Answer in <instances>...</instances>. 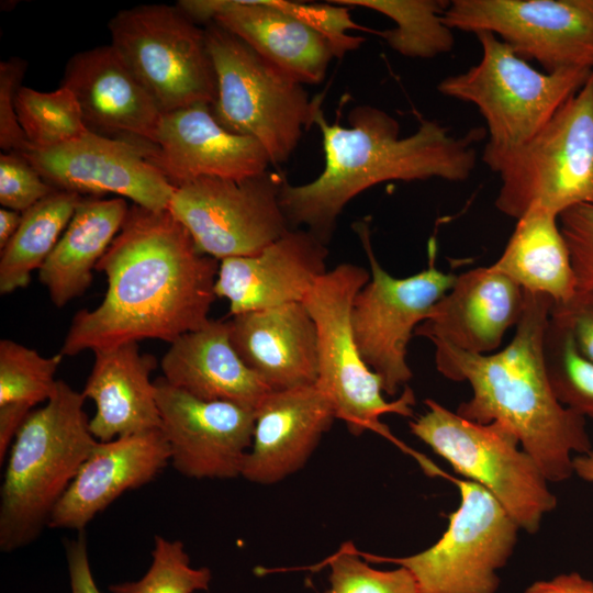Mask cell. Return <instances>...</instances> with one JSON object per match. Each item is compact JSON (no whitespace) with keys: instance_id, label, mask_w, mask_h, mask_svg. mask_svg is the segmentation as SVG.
<instances>
[{"instance_id":"1","label":"cell","mask_w":593,"mask_h":593,"mask_svg":"<svg viewBox=\"0 0 593 593\" xmlns=\"http://www.w3.org/2000/svg\"><path fill=\"white\" fill-rule=\"evenodd\" d=\"M219 266L168 209L133 204L96 268L107 277L104 298L75 314L59 354L76 356L143 339L171 344L201 328L216 299Z\"/></svg>"},{"instance_id":"2","label":"cell","mask_w":593,"mask_h":593,"mask_svg":"<svg viewBox=\"0 0 593 593\" xmlns=\"http://www.w3.org/2000/svg\"><path fill=\"white\" fill-rule=\"evenodd\" d=\"M315 97L313 124L322 135L324 169L304 184L286 179L279 200L291 228L303 225L326 245L346 204L372 186L434 178L462 182L477 166L475 144L484 130L455 136L437 121L424 120L401 137L396 119L368 104L351 109L349 126H343L326 120L323 94Z\"/></svg>"},{"instance_id":"3","label":"cell","mask_w":593,"mask_h":593,"mask_svg":"<svg viewBox=\"0 0 593 593\" xmlns=\"http://www.w3.org/2000/svg\"><path fill=\"white\" fill-rule=\"evenodd\" d=\"M523 314L504 348L481 355L433 342L436 369L452 381H467L471 398L456 413L480 424L499 422L519 439L549 482L573 473V455L593 447L585 417L563 406L547 376L542 342L553 301L525 292Z\"/></svg>"},{"instance_id":"4","label":"cell","mask_w":593,"mask_h":593,"mask_svg":"<svg viewBox=\"0 0 593 593\" xmlns=\"http://www.w3.org/2000/svg\"><path fill=\"white\" fill-rule=\"evenodd\" d=\"M86 398L58 380L54 393L18 432L0 490V548L33 542L98 440L89 429Z\"/></svg>"},{"instance_id":"5","label":"cell","mask_w":593,"mask_h":593,"mask_svg":"<svg viewBox=\"0 0 593 593\" xmlns=\"http://www.w3.org/2000/svg\"><path fill=\"white\" fill-rule=\"evenodd\" d=\"M482 160L500 176L495 206L506 216L593 205V71L527 143Z\"/></svg>"},{"instance_id":"6","label":"cell","mask_w":593,"mask_h":593,"mask_svg":"<svg viewBox=\"0 0 593 593\" xmlns=\"http://www.w3.org/2000/svg\"><path fill=\"white\" fill-rule=\"evenodd\" d=\"M480 60L444 78L440 94L474 104L489 141L482 156L516 149L534 137L589 79L593 70L539 71L491 32L474 34Z\"/></svg>"},{"instance_id":"7","label":"cell","mask_w":593,"mask_h":593,"mask_svg":"<svg viewBox=\"0 0 593 593\" xmlns=\"http://www.w3.org/2000/svg\"><path fill=\"white\" fill-rule=\"evenodd\" d=\"M216 96L211 105L227 131L256 139L270 164L288 161L313 124L316 97L216 23L205 27Z\"/></svg>"},{"instance_id":"8","label":"cell","mask_w":593,"mask_h":593,"mask_svg":"<svg viewBox=\"0 0 593 593\" xmlns=\"http://www.w3.org/2000/svg\"><path fill=\"white\" fill-rule=\"evenodd\" d=\"M369 279L370 271L366 268L343 262L327 270L303 300L317 333L315 384L353 435L371 430L398 443L380 417L384 414L412 416L414 393L405 387L398 400L385 401L382 382L362 359L353 334V303Z\"/></svg>"},{"instance_id":"9","label":"cell","mask_w":593,"mask_h":593,"mask_svg":"<svg viewBox=\"0 0 593 593\" xmlns=\"http://www.w3.org/2000/svg\"><path fill=\"white\" fill-rule=\"evenodd\" d=\"M425 405L426 412L410 422L411 433L486 489L519 529L536 533L557 497L517 436L502 423L468 421L432 399Z\"/></svg>"},{"instance_id":"10","label":"cell","mask_w":593,"mask_h":593,"mask_svg":"<svg viewBox=\"0 0 593 593\" xmlns=\"http://www.w3.org/2000/svg\"><path fill=\"white\" fill-rule=\"evenodd\" d=\"M111 46L164 113L212 105L216 80L205 29L177 4H139L109 21Z\"/></svg>"},{"instance_id":"11","label":"cell","mask_w":593,"mask_h":593,"mask_svg":"<svg viewBox=\"0 0 593 593\" xmlns=\"http://www.w3.org/2000/svg\"><path fill=\"white\" fill-rule=\"evenodd\" d=\"M370 265V279L355 296L351 327L358 350L378 374L387 395H395L412 379L407 347L416 327L451 289L456 277L436 267V248L428 247V265L422 271L399 278L379 264L369 223H354Z\"/></svg>"},{"instance_id":"12","label":"cell","mask_w":593,"mask_h":593,"mask_svg":"<svg viewBox=\"0 0 593 593\" xmlns=\"http://www.w3.org/2000/svg\"><path fill=\"white\" fill-rule=\"evenodd\" d=\"M451 480L459 489L460 505L434 545L402 558L359 553L367 561L404 567L422 593H495L496 571L511 557L519 527L482 485Z\"/></svg>"},{"instance_id":"13","label":"cell","mask_w":593,"mask_h":593,"mask_svg":"<svg viewBox=\"0 0 593 593\" xmlns=\"http://www.w3.org/2000/svg\"><path fill=\"white\" fill-rule=\"evenodd\" d=\"M284 180L269 169L242 179L199 178L175 188L168 210L202 254L219 261L253 256L291 230L279 200Z\"/></svg>"},{"instance_id":"14","label":"cell","mask_w":593,"mask_h":593,"mask_svg":"<svg viewBox=\"0 0 593 593\" xmlns=\"http://www.w3.org/2000/svg\"><path fill=\"white\" fill-rule=\"evenodd\" d=\"M443 21L452 31L493 33L546 72L593 70V12L585 0H454Z\"/></svg>"},{"instance_id":"15","label":"cell","mask_w":593,"mask_h":593,"mask_svg":"<svg viewBox=\"0 0 593 593\" xmlns=\"http://www.w3.org/2000/svg\"><path fill=\"white\" fill-rule=\"evenodd\" d=\"M22 154L56 190L83 197L112 193L153 211L167 210L175 191L147 159L143 142L89 131L59 146Z\"/></svg>"},{"instance_id":"16","label":"cell","mask_w":593,"mask_h":593,"mask_svg":"<svg viewBox=\"0 0 593 593\" xmlns=\"http://www.w3.org/2000/svg\"><path fill=\"white\" fill-rule=\"evenodd\" d=\"M155 387L160 430L174 468L194 479L240 475L253 443L255 410L195 398L163 377L155 380Z\"/></svg>"},{"instance_id":"17","label":"cell","mask_w":593,"mask_h":593,"mask_svg":"<svg viewBox=\"0 0 593 593\" xmlns=\"http://www.w3.org/2000/svg\"><path fill=\"white\" fill-rule=\"evenodd\" d=\"M146 157L176 188L203 177L242 179L268 170L270 159L254 138L227 131L209 104L163 114Z\"/></svg>"},{"instance_id":"18","label":"cell","mask_w":593,"mask_h":593,"mask_svg":"<svg viewBox=\"0 0 593 593\" xmlns=\"http://www.w3.org/2000/svg\"><path fill=\"white\" fill-rule=\"evenodd\" d=\"M198 25L216 23L302 85H318L335 58L329 43L272 0H180Z\"/></svg>"},{"instance_id":"19","label":"cell","mask_w":593,"mask_h":593,"mask_svg":"<svg viewBox=\"0 0 593 593\" xmlns=\"http://www.w3.org/2000/svg\"><path fill=\"white\" fill-rule=\"evenodd\" d=\"M327 245L305 228H291L253 256L220 261L216 298L237 315L303 302L327 272Z\"/></svg>"},{"instance_id":"20","label":"cell","mask_w":593,"mask_h":593,"mask_svg":"<svg viewBox=\"0 0 593 593\" xmlns=\"http://www.w3.org/2000/svg\"><path fill=\"white\" fill-rule=\"evenodd\" d=\"M61 85L75 94L91 132L154 144L164 112L111 45L71 56Z\"/></svg>"},{"instance_id":"21","label":"cell","mask_w":593,"mask_h":593,"mask_svg":"<svg viewBox=\"0 0 593 593\" xmlns=\"http://www.w3.org/2000/svg\"><path fill=\"white\" fill-rule=\"evenodd\" d=\"M525 291L492 266L456 277L451 289L433 306L414 336L444 342L472 354L497 350L525 306Z\"/></svg>"},{"instance_id":"22","label":"cell","mask_w":593,"mask_h":593,"mask_svg":"<svg viewBox=\"0 0 593 593\" xmlns=\"http://www.w3.org/2000/svg\"><path fill=\"white\" fill-rule=\"evenodd\" d=\"M336 418L332 402L316 384L270 391L255 410L253 443L240 475L273 484L296 472Z\"/></svg>"},{"instance_id":"23","label":"cell","mask_w":593,"mask_h":593,"mask_svg":"<svg viewBox=\"0 0 593 593\" xmlns=\"http://www.w3.org/2000/svg\"><path fill=\"white\" fill-rule=\"evenodd\" d=\"M170 462V448L160 429L96 444L56 505L48 527L82 532L126 491L138 489Z\"/></svg>"},{"instance_id":"24","label":"cell","mask_w":593,"mask_h":593,"mask_svg":"<svg viewBox=\"0 0 593 593\" xmlns=\"http://www.w3.org/2000/svg\"><path fill=\"white\" fill-rule=\"evenodd\" d=\"M227 324L238 356L271 391L316 383V326L302 302L233 315Z\"/></svg>"},{"instance_id":"25","label":"cell","mask_w":593,"mask_h":593,"mask_svg":"<svg viewBox=\"0 0 593 593\" xmlns=\"http://www.w3.org/2000/svg\"><path fill=\"white\" fill-rule=\"evenodd\" d=\"M82 394L96 403L89 429L99 441L160 429L153 356L130 342L93 351Z\"/></svg>"},{"instance_id":"26","label":"cell","mask_w":593,"mask_h":593,"mask_svg":"<svg viewBox=\"0 0 593 593\" xmlns=\"http://www.w3.org/2000/svg\"><path fill=\"white\" fill-rule=\"evenodd\" d=\"M164 379L202 400L256 410L271 391L240 359L227 321L210 320L170 344L160 361Z\"/></svg>"},{"instance_id":"27","label":"cell","mask_w":593,"mask_h":593,"mask_svg":"<svg viewBox=\"0 0 593 593\" xmlns=\"http://www.w3.org/2000/svg\"><path fill=\"white\" fill-rule=\"evenodd\" d=\"M127 201L83 197L41 269L38 279L57 307L82 295L92 270L119 234L128 213Z\"/></svg>"},{"instance_id":"28","label":"cell","mask_w":593,"mask_h":593,"mask_svg":"<svg viewBox=\"0 0 593 593\" xmlns=\"http://www.w3.org/2000/svg\"><path fill=\"white\" fill-rule=\"evenodd\" d=\"M491 266L525 292L547 295L555 303H564L577 293L559 217L541 209H532L517 220L503 253Z\"/></svg>"},{"instance_id":"29","label":"cell","mask_w":593,"mask_h":593,"mask_svg":"<svg viewBox=\"0 0 593 593\" xmlns=\"http://www.w3.org/2000/svg\"><path fill=\"white\" fill-rule=\"evenodd\" d=\"M83 195L65 190L51 194L22 213L20 226L1 249L0 293L25 288L55 248Z\"/></svg>"},{"instance_id":"30","label":"cell","mask_w":593,"mask_h":593,"mask_svg":"<svg viewBox=\"0 0 593 593\" xmlns=\"http://www.w3.org/2000/svg\"><path fill=\"white\" fill-rule=\"evenodd\" d=\"M335 4L362 7L391 19L393 29L378 32L396 53L409 58H434L455 45L452 30L443 21L449 1L444 0H333Z\"/></svg>"},{"instance_id":"31","label":"cell","mask_w":593,"mask_h":593,"mask_svg":"<svg viewBox=\"0 0 593 593\" xmlns=\"http://www.w3.org/2000/svg\"><path fill=\"white\" fill-rule=\"evenodd\" d=\"M15 110L30 149L59 146L90 131L75 94L63 85L49 92L21 86Z\"/></svg>"},{"instance_id":"32","label":"cell","mask_w":593,"mask_h":593,"mask_svg":"<svg viewBox=\"0 0 593 593\" xmlns=\"http://www.w3.org/2000/svg\"><path fill=\"white\" fill-rule=\"evenodd\" d=\"M550 387L557 400L593 418V361L580 350L571 327L550 314L542 342Z\"/></svg>"},{"instance_id":"33","label":"cell","mask_w":593,"mask_h":593,"mask_svg":"<svg viewBox=\"0 0 593 593\" xmlns=\"http://www.w3.org/2000/svg\"><path fill=\"white\" fill-rule=\"evenodd\" d=\"M63 355L44 357L11 339L0 340V406L27 412L47 402L56 388Z\"/></svg>"},{"instance_id":"34","label":"cell","mask_w":593,"mask_h":593,"mask_svg":"<svg viewBox=\"0 0 593 593\" xmlns=\"http://www.w3.org/2000/svg\"><path fill=\"white\" fill-rule=\"evenodd\" d=\"M211 571L192 568L180 540L155 536L152 564L138 581L111 585L113 593H193L208 590Z\"/></svg>"},{"instance_id":"35","label":"cell","mask_w":593,"mask_h":593,"mask_svg":"<svg viewBox=\"0 0 593 593\" xmlns=\"http://www.w3.org/2000/svg\"><path fill=\"white\" fill-rule=\"evenodd\" d=\"M323 564L331 568L329 586L324 593H422L407 569L399 566L394 570H377L350 542Z\"/></svg>"},{"instance_id":"36","label":"cell","mask_w":593,"mask_h":593,"mask_svg":"<svg viewBox=\"0 0 593 593\" xmlns=\"http://www.w3.org/2000/svg\"><path fill=\"white\" fill-rule=\"evenodd\" d=\"M282 11L299 19L305 25L321 34L329 43L335 58L344 57L348 52L358 49L365 42L361 36L351 35V30H365L357 24L348 7L327 3H306L288 0H272Z\"/></svg>"},{"instance_id":"37","label":"cell","mask_w":593,"mask_h":593,"mask_svg":"<svg viewBox=\"0 0 593 593\" xmlns=\"http://www.w3.org/2000/svg\"><path fill=\"white\" fill-rule=\"evenodd\" d=\"M54 189L22 153L0 155V203L23 213Z\"/></svg>"},{"instance_id":"38","label":"cell","mask_w":593,"mask_h":593,"mask_svg":"<svg viewBox=\"0 0 593 593\" xmlns=\"http://www.w3.org/2000/svg\"><path fill=\"white\" fill-rule=\"evenodd\" d=\"M577 281V291H593V205L580 204L559 216Z\"/></svg>"},{"instance_id":"39","label":"cell","mask_w":593,"mask_h":593,"mask_svg":"<svg viewBox=\"0 0 593 593\" xmlns=\"http://www.w3.org/2000/svg\"><path fill=\"white\" fill-rule=\"evenodd\" d=\"M26 67V61L19 57L0 63V147L4 152L26 153L31 148L15 110V96Z\"/></svg>"},{"instance_id":"40","label":"cell","mask_w":593,"mask_h":593,"mask_svg":"<svg viewBox=\"0 0 593 593\" xmlns=\"http://www.w3.org/2000/svg\"><path fill=\"white\" fill-rule=\"evenodd\" d=\"M551 315L572 329L580 350L593 361V291H577L564 303H553Z\"/></svg>"},{"instance_id":"41","label":"cell","mask_w":593,"mask_h":593,"mask_svg":"<svg viewBox=\"0 0 593 593\" xmlns=\"http://www.w3.org/2000/svg\"><path fill=\"white\" fill-rule=\"evenodd\" d=\"M71 593H100L89 564L86 537L80 534L66 542Z\"/></svg>"},{"instance_id":"42","label":"cell","mask_w":593,"mask_h":593,"mask_svg":"<svg viewBox=\"0 0 593 593\" xmlns=\"http://www.w3.org/2000/svg\"><path fill=\"white\" fill-rule=\"evenodd\" d=\"M525 593H593V581L572 572L537 581L528 586Z\"/></svg>"},{"instance_id":"43","label":"cell","mask_w":593,"mask_h":593,"mask_svg":"<svg viewBox=\"0 0 593 593\" xmlns=\"http://www.w3.org/2000/svg\"><path fill=\"white\" fill-rule=\"evenodd\" d=\"M22 220V213L1 208L0 209V249H3L16 233Z\"/></svg>"},{"instance_id":"44","label":"cell","mask_w":593,"mask_h":593,"mask_svg":"<svg viewBox=\"0 0 593 593\" xmlns=\"http://www.w3.org/2000/svg\"><path fill=\"white\" fill-rule=\"evenodd\" d=\"M573 470L581 479L593 482V448L586 454L574 456Z\"/></svg>"},{"instance_id":"45","label":"cell","mask_w":593,"mask_h":593,"mask_svg":"<svg viewBox=\"0 0 593 593\" xmlns=\"http://www.w3.org/2000/svg\"><path fill=\"white\" fill-rule=\"evenodd\" d=\"M586 1V4L588 7L591 9V11L593 12V0H585Z\"/></svg>"}]
</instances>
